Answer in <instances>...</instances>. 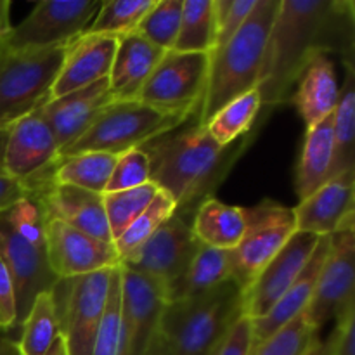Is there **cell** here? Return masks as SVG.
I'll return each instance as SVG.
<instances>
[{
	"label": "cell",
	"instance_id": "cell-1",
	"mask_svg": "<svg viewBox=\"0 0 355 355\" xmlns=\"http://www.w3.org/2000/svg\"><path fill=\"white\" fill-rule=\"evenodd\" d=\"M319 54L355 64V3L352 0H281L267 38L257 90L270 114L290 103L298 78Z\"/></svg>",
	"mask_w": 355,
	"mask_h": 355
},
{
	"label": "cell",
	"instance_id": "cell-2",
	"mask_svg": "<svg viewBox=\"0 0 355 355\" xmlns=\"http://www.w3.org/2000/svg\"><path fill=\"white\" fill-rule=\"evenodd\" d=\"M269 116L260 111L248 135L229 146H218L194 114L180 127L141 146L149 159V182L168 194L177 215L193 220L198 207L227 179Z\"/></svg>",
	"mask_w": 355,
	"mask_h": 355
},
{
	"label": "cell",
	"instance_id": "cell-3",
	"mask_svg": "<svg viewBox=\"0 0 355 355\" xmlns=\"http://www.w3.org/2000/svg\"><path fill=\"white\" fill-rule=\"evenodd\" d=\"M281 0H259L238 33L217 51L210 52L207 89L198 111L205 125L222 106L241 94L257 89L267 38Z\"/></svg>",
	"mask_w": 355,
	"mask_h": 355
},
{
	"label": "cell",
	"instance_id": "cell-4",
	"mask_svg": "<svg viewBox=\"0 0 355 355\" xmlns=\"http://www.w3.org/2000/svg\"><path fill=\"white\" fill-rule=\"evenodd\" d=\"M0 257L12 277L16 328H21L35 298L58 281L47 262L45 214L33 194L0 214Z\"/></svg>",
	"mask_w": 355,
	"mask_h": 355
},
{
	"label": "cell",
	"instance_id": "cell-5",
	"mask_svg": "<svg viewBox=\"0 0 355 355\" xmlns=\"http://www.w3.org/2000/svg\"><path fill=\"white\" fill-rule=\"evenodd\" d=\"M243 302L245 291L227 279L196 297L166 302L158 331L173 355H214L243 315Z\"/></svg>",
	"mask_w": 355,
	"mask_h": 355
},
{
	"label": "cell",
	"instance_id": "cell-6",
	"mask_svg": "<svg viewBox=\"0 0 355 355\" xmlns=\"http://www.w3.org/2000/svg\"><path fill=\"white\" fill-rule=\"evenodd\" d=\"M66 45L10 49L0 42V127H9L47 103Z\"/></svg>",
	"mask_w": 355,
	"mask_h": 355
},
{
	"label": "cell",
	"instance_id": "cell-7",
	"mask_svg": "<svg viewBox=\"0 0 355 355\" xmlns=\"http://www.w3.org/2000/svg\"><path fill=\"white\" fill-rule=\"evenodd\" d=\"M189 118L166 114L141 101H114L99 116L89 130L62 149L59 156H73L80 153H123L137 149L158 135L180 127Z\"/></svg>",
	"mask_w": 355,
	"mask_h": 355
},
{
	"label": "cell",
	"instance_id": "cell-8",
	"mask_svg": "<svg viewBox=\"0 0 355 355\" xmlns=\"http://www.w3.org/2000/svg\"><path fill=\"white\" fill-rule=\"evenodd\" d=\"M113 269L58 279L52 286L59 336L64 342L66 355H92L110 295Z\"/></svg>",
	"mask_w": 355,
	"mask_h": 355
},
{
	"label": "cell",
	"instance_id": "cell-9",
	"mask_svg": "<svg viewBox=\"0 0 355 355\" xmlns=\"http://www.w3.org/2000/svg\"><path fill=\"white\" fill-rule=\"evenodd\" d=\"M355 311V215L329 236V252L304 318L315 331Z\"/></svg>",
	"mask_w": 355,
	"mask_h": 355
},
{
	"label": "cell",
	"instance_id": "cell-10",
	"mask_svg": "<svg viewBox=\"0 0 355 355\" xmlns=\"http://www.w3.org/2000/svg\"><path fill=\"white\" fill-rule=\"evenodd\" d=\"M210 54L166 51L137 101L166 114L191 118L198 114L207 89Z\"/></svg>",
	"mask_w": 355,
	"mask_h": 355
},
{
	"label": "cell",
	"instance_id": "cell-11",
	"mask_svg": "<svg viewBox=\"0 0 355 355\" xmlns=\"http://www.w3.org/2000/svg\"><path fill=\"white\" fill-rule=\"evenodd\" d=\"M295 232L293 208L269 198L246 208L245 234L239 245L231 250V279L243 291L248 290L260 270L281 252Z\"/></svg>",
	"mask_w": 355,
	"mask_h": 355
},
{
	"label": "cell",
	"instance_id": "cell-12",
	"mask_svg": "<svg viewBox=\"0 0 355 355\" xmlns=\"http://www.w3.org/2000/svg\"><path fill=\"white\" fill-rule=\"evenodd\" d=\"M103 0H42L0 38L10 49H44L66 45L85 33Z\"/></svg>",
	"mask_w": 355,
	"mask_h": 355
},
{
	"label": "cell",
	"instance_id": "cell-13",
	"mask_svg": "<svg viewBox=\"0 0 355 355\" xmlns=\"http://www.w3.org/2000/svg\"><path fill=\"white\" fill-rule=\"evenodd\" d=\"M200 246L191 220L173 214L144 245L121 260L120 266L151 277L165 290L187 269Z\"/></svg>",
	"mask_w": 355,
	"mask_h": 355
},
{
	"label": "cell",
	"instance_id": "cell-14",
	"mask_svg": "<svg viewBox=\"0 0 355 355\" xmlns=\"http://www.w3.org/2000/svg\"><path fill=\"white\" fill-rule=\"evenodd\" d=\"M121 307L118 355H144L159 328L166 305L162 284L120 266Z\"/></svg>",
	"mask_w": 355,
	"mask_h": 355
},
{
	"label": "cell",
	"instance_id": "cell-15",
	"mask_svg": "<svg viewBox=\"0 0 355 355\" xmlns=\"http://www.w3.org/2000/svg\"><path fill=\"white\" fill-rule=\"evenodd\" d=\"M47 262L58 279L85 276L120 266L113 243L87 236L64 222L45 217Z\"/></svg>",
	"mask_w": 355,
	"mask_h": 355
},
{
	"label": "cell",
	"instance_id": "cell-16",
	"mask_svg": "<svg viewBox=\"0 0 355 355\" xmlns=\"http://www.w3.org/2000/svg\"><path fill=\"white\" fill-rule=\"evenodd\" d=\"M58 158L59 146L40 107L10 125L3 149V173L28 184L51 175Z\"/></svg>",
	"mask_w": 355,
	"mask_h": 355
},
{
	"label": "cell",
	"instance_id": "cell-17",
	"mask_svg": "<svg viewBox=\"0 0 355 355\" xmlns=\"http://www.w3.org/2000/svg\"><path fill=\"white\" fill-rule=\"evenodd\" d=\"M318 243L319 236L309 234V232H295L290 241L260 270L259 276L245 291L243 314L248 315L253 321L263 318L286 293L293 281L300 276Z\"/></svg>",
	"mask_w": 355,
	"mask_h": 355
},
{
	"label": "cell",
	"instance_id": "cell-18",
	"mask_svg": "<svg viewBox=\"0 0 355 355\" xmlns=\"http://www.w3.org/2000/svg\"><path fill=\"white\" fill-rule=\"evenodd\" d=\"M51 175L28 182L45 217L64 222L69 227L101 241L113 243L104 211L103 194L90 193L68 184H58Z\"/></svg>",
	"mask_w": 355,
	"mask_h": 355
},
{
	"label": "cell",
	"instance_id": "cell-19",
	"mask_svg": "<svg viewBox=\"0 0 355 355\" xmlns=\"http://www.w3.org/2000/svg\"><path fill=\"white\" fill-rule=\"evenodd\" d=\"M111 103H114V99L107 78H104L42 104L40 113L54 134L59 153L78 141Z\"/></svg>",
	"mask_w": 355,
	"mask_h": 355
},
{
	"label": "cell",
	"instance_id": "cell-20",
	"mask_svg": "<svg viewBox=\"0 0 355 355\" xmlns=\"http://www.w3.org/2000/svg\"><path fill=\"white\" fill-rule=\"evenodd\" d=\"M116 45L118 37L92 33H82L68 42L61 69L49 99H58L107 78Z\"/></svg>",
	"mask_w": 355,
	"mask_h": 355
},
{
	"label": "cell",
	"instance_id": "cell-21",
	"mask_svg": "<svg viewBox=\"0 0 355 355\" xmlns=\"http://www.w3.org/2000/svg\"><path fill=\"white\" fill-rule=\"evenodd\" d=\"M355 170L340 173L293 208L298 232L331 236L347 217L355 215Z\"/></svg>",
	"mask_w": 355,
	"mask_h": 355
},
{
	"label": "cell",
	"instance_id": "cell-22",
	"mask_svg": "<svg viewBox=\"0 0 355 355\" xmlns=\"http://www.w3.org/2000/svg\"><path fill=\"white\" fill-rule=\"evenodd\" d=\"M165 51L144 37L132 33L118 37L107 85L114 101H137L146 80L151 76Z\"/></svg>",
	"mask_w": 355,
	"mask_h": 355
},
{
	"label": "cell",
	"instance_id": "cell-23",
	"mask_svg": "<svg viewBox=\"0 0 355 355\" xmlns=\"http://www.w3.org/2000/svg\"><path fill=\"white\" fill-rule=\"evenodd\" d=\"M328 252L329 236H321L311 260H309L305 269L300 272V276L293 281V284L288 288L286 293L277 300V304L263 318L253 321V345L267 340L277 329H281L288 322H291L298 315L304 314L309 302L312 300L318 276L321 272V267L324 263Z\"/></svg>",
	"mask_w": 355,
	"mask_h": 355
},
{
	"label": "cell",
	"instance_id": "cell-24",
	"mask_svg": "<svg viewBox=\"0 0 355 355\" xmlns=\"http://www.w3.org/2000/svg\"><path fill=\"white\" fill-rule=\"evenodd\" d=\"M338 94L335 64L329 55L319 54L309 62L298 78L290 103L297 106L302 120L311 128L335 111Z\"/></svg>",
	"mask_w": 355,
	"mask_h": 355
},
{
	"label": "cell",
	"instance_id": "cell-25",
	"mask_svg": "<svg viewBox=\"0 0 355 355\" xmlns=\"http://www.w3.org/2000/svg\"><path fill=\"white\" fill-rule=\"evenodd\" d=\"M333 165V113L307 128L304 148L295 168V191L305 200L324 186L331 177Z\"/></svg>",
	"mask_w": 355,
	"mask_h": 355
},
{
	"label": "cell",
	"instance_id": "cell-26",
	"mask_svg": "<svg viewBox=\"0 0 355 355\" xmlns=\"http://www.w3.org/2000/svg\"><path fill=\"white\" fill-rule=\"evenodd\" d=\"M191 227L200 245L231 252L245 234L246 208L227 205L211 196L194 211Z\"/></svg>",
	"mask_w": 355,
	"mask_h": 355
},
{
	"label": "cell",
	"instance_id": "cell-27",
	"mask_svg": "<svg viewBox=\"0 0 355 355\" xmlns=\"http://www.w3.org/2000/svg\"><path fill=\"white\" fill-rule=\"evenodd\" d=\"M231 279V252L200 246L187 269L165 288L166 302L184 300Z\"/></svg>",
	"mask_w": 355,
	"mask_h": 355
},
{
	"label": "cell",
	"instance_id": "cell-28",
	"mask_svg": "<svg viewBox=\"0 0 355 355\" xmlns=\"http://www.w3.org/2000/svg\"><path fill=\"white\" fill-rule=\"evenodd\" d=\"M338 103L333 111V165L331 177L355 170V64H345Z\"/></svg>",
	"mask_w": 355,
	"mask_h": 355
},
{
	"label": "cell",
	"instance_id": "cell-29",
	"mask_svg": "<svg viewBox=\"0 0 355 355\" xmlns=\"http://www.w3.org/2000/svg\"><path fill=\"white\" fill-rule=\"evenodd\" d=\"M118 156L110 153H80L59 156L52 168V180L80 187L90 193L104 194Z\"/></svg>",
	"mask_w": 355,
	"mask_h": 355
},
{
	"label": "cell",
	"instance_id": "cell-30",
	"mask_svg": "<svg viewBox=\"0 0 355 355\" xmlns=\"http://www.w3.org/2000/svg\"><path fill=\"white\" fill-rule=\"evenodd\" d=\"M260 111L262 97L259 90L253 89L222 106L203 127L218 146H229L255 128Z\"/></svg>",
	"mask_w": 355,
	"mask_h": 355
},
{
	"label": "cell",
	"instance_id": "cell-31",
	"mask_svg": "<svg viewBox=\"0 0 355 355\" xmlns=\"http://www.w3.org/2000/svg\"><path fill=\"white\" fill-rule=\"evenodd\" d=\"M21 336L16 342L19 355H47L59 336L58 318L51 290L38 295L21 324Z\"/></svg>",
	"mask_w": 355,
	"mask_h": 355
},
{
	"label": "cell",
	"instance_id": "cell-32",
	"mask_svg": "<svg viewBox=\"0 0 355 355\" xmlns=\"http://www.w3.org/2000/svg\"><path fill=\"white\" fill-rule=\"evenodd\" d=\"M214 47V0H184L179 35L172 51L210 54Z\"/></svg>",
	"mask_w": 355,
	"mask_h": 355
},
{
	"label": "cell",
	"instance_id": "cell-33",
	"mask_svg": "<svg viewBox=\"0 0 355 355\" xmlns=\"http://www.w3.org/2000/svg\"><path fill=\"white\" fill-rule=\"evenodd\" d=\"M173 214H175V203L170 200L168 194L158 189V194L149 203V207L121 232L120 238L113 241L114 250L120 257V262L127 259L128 255H132L139 246L144 245L155 234L156 229L165 224Z\"/></svg>",
	"mask_w": 355,
	"mask_h": 355
},
{
	"label": "cell",
	"instance_id": "cell-34",
	"mask_svg": "<svg viewBox=\"0 0 355 355\" xmlns=\"http://www.w3.org/2000/svg\"><path fill=\"white\" fill-rule=\"evenodd\" d=\"M156 0H107L101 3L99 12L89 24L85 33L92 35H121L137 30L142 17L151 10Z\"/></svg>",
	"mask_w": 355,
	"mask_h": 355
},
{
	"label": "cell",
	"instance_id": "cell-35",
	"mask_svg": "<svg viewBox=\"0 0 355 355\" xmlns=\"http://www.w3.org/2000/svg\"><path fill=\"white\" fill-rule=\"evenodd\" d=\"M156 194H158V187L151 182L135 187V189L103 194L104 211H106L113 241L120 238L121 232L149 207Z\"/></svg>",
	"mask_w": 355,
	"mask_h": 355
},
{
	"label": "cell",
	"instance_id": "cell-36",
	"mask_svg": "<svg viewBox=\"0 0 355 355\" xmlns=\"http://www.w3.org/2000/svg\"><path fill=\"white\" fill-rule=\"evenodd\" d=\"M182 3L184 0H156L135 31L162 51H172L179 35Z\"/></svg>",
	"mask_w": 355,
	"mask_h": 355
},
{
	"label": "cell",
	"instance_id": "cell-37",
	"mask_svg": "<svg viewBox=\"0 0 355 355\" xmlns=\"http://www.w3.org/2000/svg\"><path fill=\"white\" fill-rule=\"evenodd\" d=\"M318 338L319 331H315L305 321L304 314H300L277 329L272 336L253 345L250 355H305Z\"/></svg>",
	"mask_w": 355,
	"mask_h": 355
},
{
	"label": "cell",
	"instance_id": "cell-38",
	"mask_svg": "<svg viewBox=\"0 0 355 355\" xmlns=\"http://www.w3.org/2000/svg\"><path fill=\"white\" fill-rule=\"evenodd\" d=\"M120 307H121V272L120 266L114 267L111 274L110 295L103 321L94 342L92 355H118V340H120Z\"/></svg>",
	"mask_w": 355,
	"mask_h": 355
},
{
	"label": "cell",
	"instance_id": "cell-39",
	"mask_svg": "<svg viewBox=\"0 0 355 355\" xmlns=\"http://www.w3.org/2000/svg\"><path fill=\"white\" fill-rule=\"evenodd\" d=\"M149 182V159L141 148L118 156L106 193H118L141 187ZM104 193V194H106Z\"/></svg>",
	"mask_w": 355,
	"mask_h": 355
},
{
	"label": "cell",
	"instance_id": "cell-40",
	"mask_svg": "<svg viewBox=\"0 0 355 355\" xmlns=\"http://www.w3.org/2000/svg\"><path fill=\"white\" fill-rule=\"evenodd\" d=\"M259 0H214L215 47H224L246 23ZM211 51V52H214Z\"/></svg>",
	"mask_w": 355,
	"mask_h": 355
},
{
	"label": "cell",
	"instance_id": "cell-41",
	"mask_svg": "<svg viewBox=\"0 0 355 355\" xmlns=\"http://www.w3.org/2000/svg\"><path fill=\"white\" fill-rule=\"evenodd\" d=\"M253 347V319L243 314L231 329L214 355H250Z\"/></svg>",
	"mask_w": 355,
	"mask_h": 355
},
{
	"label": "cell",
	"instance_id": "cell-42",
	"mask_svg": "<svg viewBox=\"0 0 355 355\" xmlns=\"http://www.w3.org/2000/svg\"><path fill=\"white\" fill-rule=\"evenodd\" d=\"M16 329V293L9 269L0 257V331Z\"/></svg>",
	"mask_w": 355,
	"mask_h": 355
},
{
	"label": "cell",
	"instance_id": "cell-43",
	"mask_svg": "<svg viewBox=\"0 0 355 355\" xmlns=\"http://www.w3.org/2000/svg\"><path fill=\"white\" fill-rule=\"evenodd\" d=\"M333 349L331 355H355V311L342 315L335 321V329L331 331Z\"/></svg>",
	"mask_w": 355,
	"mask_h": 355
},
{
	"label": "cell",
	"instance_id": "cell-44",
	"mask_svg": "<svg viewBox=\"0 0 355 355\" xmlns=\"http://www.w3.org/2000/svg\"><path fill=\"white\" fill-rule=\"evenodd\" d=\"M31 191L33 189L30 184L21 182L7 173L0 172V214L14 207L17 201L31 196Z\"/></svg>",
	"mask_w": 355,
	"mask_h": 355
},
{
	"label": "cell",
	"instance_id": "cell-45",
	"mask_svg": "<svg viewBox=\"0 0 355 355\" xmlns=\"http://www.w3.org/2000/svg\"><path fill=\"white\" fill-rule=\"evenodd\" d=\"M10 28V0H0V38L6 37Z\"/></svg>",
	"mask_w": 355,
	"mask_h": 355
},
{
	"label": "cell",
	"instance_id": "cell-46",
	"mask_svg": "<svg viewBox=\"0 0 355 355\" xmlns=\"http://www.w3.org/2000/svg\"><path fill=\"white\" fill-rule=\"evenodd\" d=\"M144 355H173V354L172 350H170V347L166 345L165 338H163L158 331L155 335V338H153V342L149 343L148 350H146Z\"/></svg>",
	"mask_w": 355,
	"mask_h": 355
},
{
	"label": "cell",
	"instance_id": "cell-47",
	"mask_svg": "<svg viewBox=\"0 0 355 355\" xmlns=\"http://www.w3.org/2000/svg\"><path fill=\"white\" fill-rule=\"evenodd\" d=\"M331 349H333V336L329 335L326 340L318 338L312 347L309 349V352L305 355H331Z\"/></svg>",
	"mask_w": 355,
	"mask_h": 355
},
{
	"label": "cell",
	"instance_id": "cell-48",
	"mask_svg": "<svg viewBox=\"0 0 355 355\" xmlns=\"http://www.w3.org/2000/svg\"><path fill=\"white\" fill-rule=\"evenodd\" d=\"M0 355H19V352H17L16 340L9 338V336L2 331H0Z\"/></svg>",
	"mask_w": 355,
	"mask_h": 355
},
{
	"label": "cell",
	"instance_id": "cell-49",
	"mask_svg": "<svg viewBox=\"0 0 355 355\" xmlns=\"http://www.w3.org/2000/svg\"><path fill=\"white\" fill-rule=\"evenodd\" d=\"M9 127H0V172H3V149H6L7 135H9Z\"/></svg>",
	"mask_w": 355,
	"mask_h": 355
},
{
	"label": "cell",
	"instance_id": "cell-50",
	"mask_svg": "<svg viewBox=\"0 0 355 355\" xmlns=\"http://www.w3.org/2000/svg\"><path fill=\"white\" fill-rule=\"evenodd\" d=\"M47 355H66V349H64V342H62L61 336H58L54 343H52L51 350H49Z\"/></svg>",
	"mask_w": 355,
	"mask_h": 355
}]
</instances>
